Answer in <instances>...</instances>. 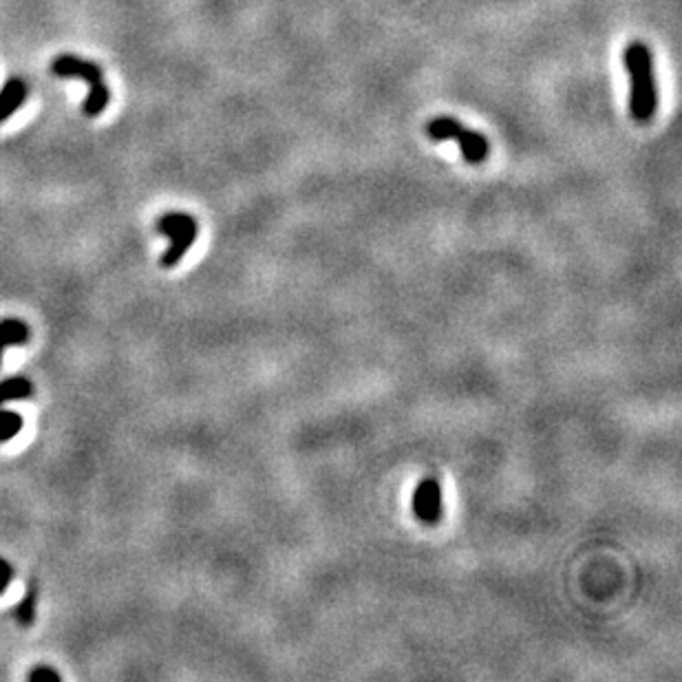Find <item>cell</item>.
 Returning a JSON list of instances; mask_svg holds the SVG:
<instances>
[{
    "instance_id": "cell-3",
    "label": "cell",
    "mask_w": 682,
    "mask_h": 682,
    "mask_svg": "<svg viewBox=\"0 0 682 682\" xmlns=\"http://www.w3.org/2000/svg\"><path fill=\"white\" fill-rule=\"evenodd\" d=\"M426 135L433 142H457L460 144L462 157L468 164H482L490 153V144L486 137L479 131H471L466 126L455 120L451 115H440L426 124Z\"/></svg>"
},
{
    "instance_id": "cell-7",
    "label": "cell",
    "mask_w": 682,
    "mask_h": 682,
    "mask_svg": "<svg viewBox=\"0 0 682 682\" xmlns=\"http://www.w3.org/2000/svg\"><path fill=\"white\" fill-rule=\"evenodd\" d=\"M31 338L29 327L23 321H16V318H9V321H0V358H3V351L9 345H25Z\"/></svg>"
},
{
    "instance_id": "cell-12",
    "label": "cell",
    "mask_w": 682,
    "mask_h": 682,
    "mask_svg": "<svg viewBox=\"0 0 682 682\" xmlns=\"http://www.w3.org/2000/svg\"><path fill=\"white\" fill-rule=\"evenodd\" d=\"M29 680H60V674L51 667H36L34 671H29Z\"/></svg>"
},
{
    "instance_id": "cell-1",
    "label": "cell",
    "mask_w": 682,
    "mask_h": 682,
    "mask_svg": "<svg viewBox=\"0 0 682 682\" xmlns=\"http://www.w3.org/2000/svg\"><path fill=\"white\" fill-rule=\"evenodd\" d=\"M623 62L627 76H630V115L638 124H647L658 109L652 51L645 42L632 40L623 51Z\"/></svg>"
},
{
    "instance_id": "cell-8",
    "label": "cell",
    "mask_w": 682,
    "mask_h": 682,
    "mask_svg": "<svg viewBox=\"0 0 682 682\" xmlns=\"http://www.w3.org/2000/svg\"><path fill=\"white\" fill-rule=\"evenodd\" d=\"M34 393V385L27 378H7L0 382V407L9 400H25Z\"/></svg>"
},
{
    "instance_id": "cell-2",
    "label": "cell",
    "mask_w": 682,
    "mask_h": 682,
    "mask_svg": "<svg viewBox=\"0 0 682 682\" xmlns=\"http://www.w3.org/2000/svg\"><path fill=\"white\" fill-rule=\"evenodd\" d=\"M51 71L58 78H80L89 84V95L82 104L84 115L98 117L106 111V106L111 102V91L104 82V71L95 62L65 53V56H58L51 62Z\"/></svg>"
},
{
    "instance_id": "cell-10",
    "label": "cell",
    "mask_w": 682,
    "mask_h": 682,
    "mask_svg": "<svg viewBox=\"0 0 682 682\" xmlns=\"http://www.w3.org/2000/svg\"><path fill=\"white\" fill-rule=\"evenodd\" d=\"M23 429V418L14 411H5L0 407V444L14 440Z\"/></svg>"
},
{
    "instance_id": "cell-4",
    "label": "cell",
    "mask_w": 682,
    "mask_h": 682,
    "mask_svg": "<svg viewBox=\"0 0 682 682\" xmlns=\"http://www.w3.org/2000/svg\"><path fill=\"white\" fill-rule=\"evenodd\" d=\"M157 232L168 237V248L162 254V268H175L184 259V254L193 248L197 239V219L186 212H168L157 221Z\"/></svg>"
},
{
    "instance_id": "cell-6",
    "label": "cell",
    "mask_w": 682,
    "mask_h": 682,
    "mask_svg": "<svg viewBox=\"0 0 682 682\" xmlns=\"http://www.w3.org/2000/svg\"><path fill=\"white\" fill-rule=\"evenodd\" d=\"M27 82L23 78H9L0 91V124L7 122L27 100Z\"/></svg>"
},
{
    "instance_id": "cell-11",
    "label": "cell",
    "mask_w": 682,
    "mask_h": 682,
    "mask_svg": "<svg viewBox=\"0 0 682 682\" xmlns=\"http://www.w3.org/2000/svg\"><path fill=\"white\" fill-rule=\"evenodd\" d=\"M12 579H14L12 563H7L3 557H0V594H5V590L9 588Z\"/></svg>"
},
{
    "instance_id": "cell-5",
    "label": "cell",
    "mask_w": 682,
    "mask_h": 682,
    "mask_svg": "<svg viewBox=\"0 0 682 682\" xmlns=\"http://www.w3.org/2000/svg\"><path fill=\"white\" fill-rule=\"evenodd\" d=\"M413 515L422 524H438L442 517V488L435 479H424L413 493Z\"/></svg>"
},
{
    "instance_id": "cell-9",
    "label": "cell",
    "mask_w": 682,
    "mask_h": 682,
    "mask_svg": "<svg viewBox=\"0 0 682 682\" xmlns=\"http://www.w3.org/2000/svg\"><path fill=\"white\" fill-rule=\"evenodd\" d=\"M36 601H38L36 585H29L23 603H20L18 610H16V621L20 625H25V627L34 625V621H36Z\"/></svg>"
}]
</instances>
